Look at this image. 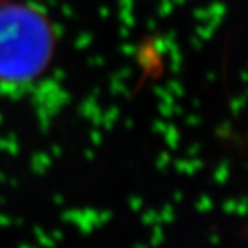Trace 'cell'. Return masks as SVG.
Segmentation results:
<instances>
[{"instance_id": "obj_1", "label": "cell", "mask_w": 248, "mask_h": 248, "mask_svg": "<svg viewBox=\"0 0 248 248\" xmlns=\"http://www.w3.org/2000/svg\"><path fill=\"white\" fill-rule=\"evenodd\" d=\"M60 34L52 16L31 0H0V92H28L55 62Z\"/></svg>"}]
</instances>
